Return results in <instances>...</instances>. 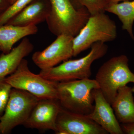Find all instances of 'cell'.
Listing matches in <instances>:
<instances>
[{
  "mask_svg": "<svg viewBox=\"0 0 134 134\" xmlns=\"http://www.w3.org/2000/svg\"><path fill=\"white\" fill-rule=\"evenodd\" d=\"M132 1V0H107V1L108 5V4H113V3H117L121 1Z\"/></svg>",
  "mask_w": 134,
  "mask_h": 134,
  "instance_id": "22",
  "label": "cell"
},
{
  "mask_svg": "<svg viewBox=\"0 0 134 134\" xmlns=\"http://www.w3.org/2000/svg\"><path fill=\"white\" fill-rule=\"evenodd\" d=\"M132 92H133V93H134V86L133 88H132Z\"/></svg>",
  "mask_w": 134,
  "mask_h": 134,
  "instance_id": "24",
  "label": "cell"
},
{
  "mask_svg": "<svg viewBox=\"0 0 134 134\" xmlns=\"http://www.w3.org/2000/svg\"><path fill=\"white\" fill-rule=\"evenodd\" d=\"M118 16L122 24V29L127 32L134 40L133 26L134 22V0L108 4L105 12Z\"/></svg>",
  "mask_w": 134,
  "mask_h": 134,
  "instance_id": "16",
  "label": "cell"
},
{
  "mask_svg": "<svg viewBox=\"0 0 134 134\" xmlns=\"http://www.w3.org/2000/svg\"><path fill=\"white\" fill-rule=\"evenodd\" d=\"M32 1L16 0L0 16V27L6 24L10 19L23 9Z\"/></svg>",
  "mask_w": 134,
  "mask_h": 134,
  "instance_id": "18",
  "label": "cell"
},
{
  "mask_svg": "<svg viewBox=\"0 0 134 134\" xmlns=\"http://www.w3.org/2000/svg\"><path fill=\"white\" fill-rule=\"evenodd\" d=\"M121 126L124 134H134V122L122 124Z\"/></svg>",
  "mask_w": 134,
  "mask_h": 134,
  "instance_id": "20",
  "label": "cell"
},
{
  "mask_svg": "<svg viewBox=\"0 0 134 134\" xmlns=\"http://www.w3.org/2000/svg\"><path fill=\"white\" fill-rule=\"evenodd\" d=\"M49 1L51 9L46 21L49 30L57 37H75L88 20V11L85 7L76 8L70 0Z\"/></svg>",
  "mask_w": 134,
  "mask_h": 134,
  "instance_id": "1",
  "label": "cell"
},
{
  "mask_svg": "<svg viewBox=\"0 0 134 134\" xmlns=\"http://www.w3.org/2000/svg\"><path fill=\"white\" fill-rule=\"evenodd\" d=\"M95 104L92 111L86 115L111 134H124L111 105L106 100L100 89L93 91Z\"/></svg>",
  "mask_w": 134,
  "mask_h": 134,
  "instance_id": "11",
  "label": "cell"
},
{
  "mask_svg": "<svg viewBox=\"0 0 134 134\" xmlns=\"http://www.w3.org/2000/svg\"><path fill=\"white\" fill-rule=\"evenodd\" d=\"M95 79L103 96L111 105L119 89L129 83H134V73L130 69L126 55H121L105 62L98 69Z\"/></svg>",
  "mask_w": 134,
  "mask_h": 134,
  "instance_id": "4",
  "label": "cell"
},
{
  "mask_svg": "<svg viewBox=\"0 0 134 134\" xmlns=\"http://www.w3.org/2000/svg\"><path fill=\"white\" fill-rule=\"evenodd\" d=\"M91 48L90 52L84 57L68 60L59 66L41 70L39 74L46 79L58 82L90 78L92 63L106 54L108 47L105 43L98 42L93 44Z\"/></svg>",
  "mask_w": 134,
  "mask_h": 134,
  "instance_id": "3",
  "label": "cell"
},
{
  "mask_svg": "<svg viewBox=\"0 0 134 134\" xmlns=\"http://www.w3.org/2000/svg\"><path fill=\"white\" fill-rule=\"evenodd\" d=\"M10 3V4L12 5V4H13L16 1V0H9Z\"/></svg>",
  "mask_w": 134,
  "mask_h": 134,
  "instance_id": "23",
  "label": "cell"
},
{
  "mask_svg": "<svg viewBox=\"0 0 134 134\" xmlns=\"http://www.w3.org/2000/svg\"><path fill=\"white\" fill-rule=\"evenodd\" d=\"M99 88L96 80L90 78L59 82L58 100L65 110L88 115L94 108L93 91Z\"/></svg>",
  "mask_w": 134,
  "mask_h": 134,
  "instance_id": "2",
  "label": "cell"
},
{
  "mask_svg": "<svg viewBox=\"0 0 134 134\" xmlns=\"http://www.w3.org/2000/svg\"><path fill=\"white\" fill-rule=\"evenodd\" d=\"M11 5L9 0H0V16Z\"/></svg>",
  "mask_w": 134,
  "mask_h": 134,
  "instance_id": "21",
  "label": "cell"
},
{
  "mask_svg": "<svg viewBox=\"0 0 134 134\" xmlns=\"http://www.w3.org/2000/svg\"><path fill=\"white\" fill-rule=\"evenodd\" d=\"M50 9L49 0H32L6 24L21 26L36 25L46 21Z\"/></svg>",
  "mask_w": 134,
  "mask_h": 134,
  "instance_id": "12",
  "label": "cell"
},
{
  "mask_svg": "<svg viewBox=\"0 0 134 134\" xmlns=\"http://www.w3.org/2000/svg\"><path fill=\"white\" fill-rule=\"evenodd\" d=\"M13 88L29 92L39 99L58 100V82L35 74L29 69L27 60L23 59L14 73L5 78Z\"/></svg>",
  "mask_w": 134,
  "mask_h": 134,
  "instance_id": "6",
  "label": "cell"
},
{
  "mask_svg": "<svg viewBox=\"0 0 134 134\" xmlns=\"http://www.w3.org/2000/svg\"><path fill=\"white\" fill-rule=\"evenodd\" d=\"M33 49V45L29 38L25 37L9 53L2 54L0 55V79H4L14 73L22 60Z\"/></svg>",
  "mask_w": 134,
  "mask_h": 134,
  "instance_id": "13",
  "label": "cell"
},
{
  "mask_svg": "<svg viewBox=\"0 0 134 134\" xmlns=\"http://www.w3.org/2000/svg\"><path fill=\"white\" fill-rule=\"evenodd\" d=\"M62 108L57 99H40L23 125L29 128L55 132L56 120Z\"/></svg>",
  "mask_w": 134,
  "mask_h": 134,
  "instance_id": "10",
  "label": "cell"
},
{
  "mask_svg": "<svg viewBox=\"0 0 134 134\" xmlns=\"http://www.w3.org/2000/svg\"><path fill=\"white\" fill-rule=\"evenodd\" d=\"M131 87L125 86L118 91L111 106L119 122H134V99Z\"/></svg>",
  "mask_w": 134,
  "mask_h": 134,
  "instance_id": "14",
  "label": "cell"
},
{
  "mask_svg": "<svg viewBox=\"0 0 134 134\" xmlns=\"http://www.w3.org/2000/svg\"><path fill=\"white\" fill-rule=\"evenodd\" d=\"M117 34L115 22L105 12L91 15L86 24L73 39V56L78 55L96 42L113 41Z\"/></svg>",
  "mask_w": 134,
  "mask_h": 134,
  "instance_id": "5",
  "label": "cell"
},
{
  "mask_svg": "<svg viewBox=\"0 0 134 134\" xmlns=\"http://www.w3.org/2000/svg\"><path fill=\"white\" fill-rule=\"evenodd\" d=\"M38 31L36 25L21 26L5 24L0 27V50L8 53L18 41L26 36L34 35Z\"/></svg>",
  "mask_w": 134,
  "mask_h": 134,
  "instance_id": "15",
  "label": "cell"
},
{
  "mask_svg": "<svg viewBox=\"0 0 134 134\" xmlns=\"http://www.w3.org/2000/svg\"><path fill=\"white\" fill-rule=\"evenodd\" d=\"M56 127L57 134H108L87 115L72 112L63 108L58 115Z\"/></svg>",
  "mask_w": 134,
  "mask_h": 134,
  "instance_id": "9",
  "label": "cell"
},
{
  "mask_svg": "<svg viewBox=\"0 0 134 134\" xmlns=\"http://www.w3.org/2000/svg\"><path fill=\"white\" fill-rule=\"evenodd\" d=\"M66 34L57 36L50 45L42 51L33 54L32 61L41 70L48 69L73 56V39Z\"/></svg>",
  "mask_w": 134,
  "mask_h": 134,
  "instance_id": "8",
  "label": "cell"
},
{
  "mask_svg": "<svg viewBox=\"0 0 134 134\" xmlns=\"http://www.w3.org/2000/svg\"><path fill=\"white\" fill-rule=\"evenodd\" d=\"M12 88L5 78L0 79V117L5 112Z\"/></svg>",
  "mask_w": 134,
  "mask_h": 134,
  "instance_id": "19",
  "label": "cell"
},
{
  "mask_svg": "<svg viewBox=\"0 0 134 134\" xmlns=\"http://www.w3.org/2000/svg\"><path fill=\"white\" fill-rule=\"evenodd\" d=\"M40 99L28 92L12 88L3 115L0 117V133L8 134L23 125Z\"/></svg>",
  "mask_w": 134,
  "mask_h": 134,
  "instance_id": "7",
  "label": "cell"
},
{
  "mask_svg": "<svg viewBox=\"0 0 134 134\" xmlns=\"http://www.w3.org/2000/svg\"><path fill=\"white\" fill-rule=\"evenodd\" d=\"M76 9L85 7L91 15L105 12L107 7V0H70Z\"/></svg>",
  "mask_w": 134,
  "mask_h": 134,
  "instance_id": "17",
  "label": "cell"
}]
</instances>
